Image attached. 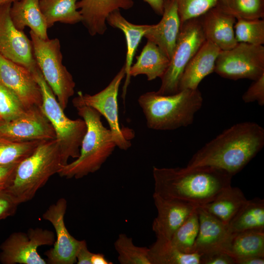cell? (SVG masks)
Returning <instances> with one entry per match:
<instances>
[{"label":"cell","mask_w":264,"mask_h":264,"mask_svg":"<svg viewBox=\"0 0 264 264\" xmlns=\"http://www.w3.org/2000/svg\"><path fill=\"white\" fill-rule=\"evenodd\" d=\"M264 129L257 123L234 124L206 143L186 167L211 166L232 176L240 172L263 149Z\"/></svg>","instance_id":"1"},{"label":"cell","mask_w":264,"mask_h":264,"mask_svg":"<svg viewBox=\"0 0 264 264\" xmlns=\"http://www.w3.org/2000/svg\"><path fill=\"white\" fill-rule=\"evenodd\" d=\"M154 193L182 201L197 207L212 201L231 186L233 176L211 166L158 168L154 167Z\"/></svg>","instance_id":"2"},{"label":"cell","mask_w":264,"mask_h":264,"mask_svg":"<svg viewBox=\"0 0 264 264\" xmlns=\"http://www.w3.org/2000/svg\"><path fill=\"white\" fill-rule=\"evenodd\" d=\"M203 102L198 88L185 89L166 95L149 91L138 99L147 127L158 131L174 130L191 125Z\"/></svg>","instance_id":"3"},{"label":"cell","mask_w":264,"mask_h":264,"mask_svg":"<svg viewBox=\"0 0 264 264\" xmlns=\"http://www.w3.org/2000/svg\"><path fill=\"white\" fill-rule=\"evenodd\" d=\"M73 106L85 121L87 131L78 157L71 163L62 165L58 172L61 177L67 179H79L97 172L116 147L111 132L103 125L102 115L97 110L85 105Z\"/></svg>","instance_id":"4"},{"label":"cell","mask_w":264,"mask_h":264,"mask_svg":"<svg viewBox=\"0 0 264 264\" xmlns=\"http://www.w3.org/2000/svg\"><path fill=\"white\" fill-rule=\"evenodd\" d=\"M62 165L56 139L44 141L17 166L14 178L4 190L19 204L32 199Z\"/></svg>","instance_id":"5"},{"label":"cell","mask_w":264,"mask_h":264,"mask_svg":"<svg viewBox=\"0 0 264 264\" xmlns=\"http://www.w3.org/2000/svg\"><path fill=\"white\" fill-rule=\"evenodd\" d=\"M42 92L41 108L51 123L58 143L62 165L68 163L70 158H77L87 131L83 119L72 120L65 114L52 89L37 67L31 71Z\"/></svg>","instance_id":"6"},{"label":"cell","mask_w":264,"mask_h":264,"mask_svg":"<svg viewBox=\"0 0 264 264\" xmlns=\"http://www.w3.org/2000/svg\"><path fill=\"white\" fill-rule=\"evenodd\" d=\"M29 33L37 66L65 110L74 94L75 83L63 64L60 42L58 38L43 39L31 31Z\"/></svg>","instance_id":"7"},{"label":"cell","mask_w":264,"mask_h":264,"mask_svg":"<svg viewBox=\"0 0 264 264\" xmlns=\"http://www.w3.org/2000/svg\"><path fill=\"white\" fill-rule=\"evenodd\" d=\"M205 41L199 17L181 23L173 55L161 78L157 93L166 95L178 91L179 82L186 66Z\"/></svg>","instance_id":"8"},{"label":"cell","mask_w":264,"mask_h":264,"mask_svg":"<svg viewBox=\"0 0 264 264\" xmlns=\"http://www.w3.org/2000/svg\"><path fill=\"white\" fill-rule=\"evenodd\" d=\"M126 76L124 66L109 85L100 91L93 94L78 91L72 100L73 105H82L91 107L103 116L108 122L116 147L122 150L129 149L132 132L120 126L118 118V94L121 83Z\"/></svg>","instance_id":"9"},{"label":"cell","mask_w":264,"mask_h":264,"mask_svg":"<svg viewBox=\"0 0 264 264\" xmlns=\"http://www.w3.org/2000/svg\"><path fill=\"white\" fill-rule=\"evenodd\" d=\"M214 72L222 78L256 80L264 74V46L239 43L232 48L221 50Z\"/></svg>","instance_id":"10"},{"label":"cell","mask_w":264,"mask_h":264,"mask_svg":"<svg viewBox=\"0 0 264 264\" xmlns=\"http://www.w3.org/2000/svg\"><path fill=\"white\" fill-rule=\"evenodd\" d=\"M54 233L40 227L30 228L26 233L14 232L0 246V262L3 264H46L38 248L53 245Z\"/></svg>","instance_id":"11"},{"label":"cell","mask_w":264,"mask_h":264,"mask_svg":"<svg viewBox=\"0 0 264 264\" xmlns=\"http://www.w3.org/2000/svg\"><path fill=\"white\" fill-rule=\"evenodd\" d=\"M0 137L16 142L43 141L56 139V134L41 107H33L15 119L0 122Z\"/></svg>","instance_id":"12"},{"label":"cell","mask_w":264,"mask_h":264,"mask_svg":"<svg viewBox=\"0 0 264 264\" xmlns=\"http://www.w3.org/2000/svg\"><path fill=\"white\" fill-rule=\"evenodd\" d=\"M11 4L0 6V55L32 71L38 66L31 40L13 23L10 16Z\"/></svg>","instance_id":"13"},{"label":"cell","mask_w":264,"mask_h":264,"mask_svg":"<svg viewBox=\"0 0 264 264\" xmlns=\"http://www.w3.org/2000/svg\"><path fill=\"white\" fill-rule=\"evenodd\" d=\"M67 208L65 198H59L49 206L43 215L44 220L53 226L57 239L53 246L44 253L49 264H74L76 263V255L82 240H78L68 232L64 222Z\"/></svg>","instance_id":"14"},{"label":"cell","mask_w":264,"mask_h":264,"mask_svg":"<svg viewBox=\"0 0 264 264\" xmlns=\"http://www.w3.org/2000/svg\"><path fill=\"white\" fill-rule=\"evenodd\" d=\"M0 83L12 91L26 109L41 107L42 94L32 72L0 55Z\"/></svg>","instance_id":"15"},{"label":"cell","mask_w":264,"mask_h":264,"mask_svg":"<svg viewBox=\"0 0 264 264\" xmlns=\"http://www.w3.org/2000/svg\"><path fill=\"white\" fill-rule=\"evenodd\" d=\"M153 197L157 215L153 222L152 230L156 238L171 240L176 230L198 207L154 193Z\"/></svg>","instance_id":"16"},{"label":"cell","mask_w":264,"mask_h":264,"mask_svg":"<svg viewBox=\"0 0 264 264\" xmlns=\"http://www.w3.org/2000/svg\"><path fill=\"white\" fill-rule=\"evenodd\" d=\"M197 211L199 231L194 252L201 255L216 251H225L232 234L228 225L201 207H198Z\"/></svg>","instance_id":"17"},{"label":"cell","mask_w":264,"mask_h":264,"mask_svg":"<svg viewBox=\"0 0 264 264\" xmlns=\"http://www.w3.org/2000/svg\"><path fill=\"white\" fill-rule=\"evenodd\" d=\"M199 18L206 40L213 43L221 50L230 49L237 44L235 17L216 5Z\"/></svg>","instance_id":"18"},{"label":"cell","mask_w":264,"mask_h":264,"mask_svg":"<svg viewBox=\"0 0 264 264\" xmlns=\"http://www.w3.org/2000/svg\"><path fill=\"white\" fill-rule=\"evenodd\" d=\"M133 3L132 0H79L76 6L82 17V22L94 36L106 32L107 19L111 12L120 9L128 10Z\"/></svg>","instance_id":"19"},{"label":"cell","mask_w":264,"mask_h":264,"mask_svg":"<svg viewBox=\"0 0 264 264\" xmlns=\"http://www.w3.org/2000/svg\"><path fill=\"white\" fill-rule=\"evenodd\" d=\"M162 16L158 23L150 25L144 37L156 44L170 60L181 25L175 0H166Z\"/></svg>","instance_id":"20"},{"label":"cell","mask_w":264,"mask_h":264,"mask_svg":"<svg viewBox=\"0 0 264 264\" xmlns=\"http://www.w3.org/2000/svg\"><path fill=\"white\" fill-rule=\"evenodd\" d=\"M220 51L217 45L206 40L186 66L179 82L178 91L198 88L201 81L214 72Z\"/></svg>","instance_id":"21"},{"label":"cell","mask_w":264,"mask_h":264,"mask_svg":"<svg viewBox=\"0 0 264 264\" xmlns=\"http://www.w3.org/2000/svg\"><path fill=\"white\" fill-rule=\"evenodd\" d=\"M107 23L114 28L121 30L126 38L127 52L124 65L126 76L122 95L125 100L127 88L130 82L129 71L132 65L133 57L138 46L150 25L135 24L130 22L122 15L120 10L111 12L107 17Z\"/></svg>","instance_id":"22"},{"label":"cell","mask_w":264,"mask_h":264,"mask_svg":"<svg viewBox=\"0 0 264 264\" xmlns=\"http://www.w3.org/2000/svg\"><path fill=\"white\" fill-rule=\"evenodd\" d=\"M40 0H18L11 4L10 16L14 26L23 31L25 27L43 39H47V26L39 6Z\"/></svg>","instance_id":"23"},{"label":"cell","mask_w":264,"mask_h":264,"mask_svg":"<svg viewBox=\"0 0 264 264\" xmlns=\"http://www.w3.org/2000/svg\"><path fill=\"white\" fill-rule=\"evenodd\" d=\"M136 58L129 71L130 78L144 74L148 81L161 78L170 63V59L159 47L149 40Z\"/></svg>","instance_id":"24"},{"label":"cell","mask_w":264,"mask_h":264,"mask_svg":"<svg viewBox=\"0 0 264 264\" xmlns=\"http://www.w3.org/2000/svg\"><path fill=\"white\" fill-rule=\"evenodd\" d=\"M247 200L240 188L231 185L222 190L212 201L198 207L228 225Z\"/></svg>","instance_id":"25"},{"label":"cell","mask_w":264,"mask_h":264,"mask_svg":"<svg viewBox=\"0 0 264 264\" xmlns=\"http://www.w3.org/2000/svg\"><path fill=\"white\" fill-rule=\"evenodd\" d=\"M225 251L234 258L264 257V230L232 233Z\"/></svg>","instance_id":"26"},{"label":"cell","mask_w":264,"mask_h":264,"mask_svg":"<svg viewBox=\"0 0 264 264\" xmlns=\"http://www.w3.org/2000/svg\"><path fill=\"white\" fill-rule=\"evenodd\" d=\"M79 0H40L39 6L47 28L57 22L74 24L82 22V17L77 8Z\"/></svg>","instance_id":"27"},{"label":"cell","mask_w":264,"mask_h":264,"mask_svg":"<svg viewBox=\"0 0 264 264\" xmlns=\"http://www.w3.org/2000/svg\"><path fill=\"white\" fill-rule=\"evenodd\" d=\"M149 257L151 264H200L201 259L200 254L182 252L162 238H156L149 248Z\"/></svg>","instance_id":"28"},{"label":"cell","mask_w":264,"mask_h":264,"mask_svg":"<svg viewBox=\"0 0 264 264\" xmlns=\"http://www.w3.org/2000/svg\"><path fill=\"white\" fill-rule=\"evenodd\" d=\"M231 233L248 230H264V200H247L227 225Z\"/></svg>","instance_id":"29"},{"label":"cell","mask_w":264,"mask_h":264,"mask_svg":"<svg viewBox=\"0 0 264 264\" xmlns=\"http://www.w3.org/2000/svg\"><path fill=\"white\" fill-rule=\"evenodd\" d=\"M216 5L236 20L264 18V0H219Z\"/></svg>","instance_id":"30"},{"label":"cell","mask_w":264,"mask_h":264,"mask_svg":"<svg viewBox=\"0 0 264 264\" xmlns=\"http://www.w3.org/2000/svg\"><path fill=\"white\" fill-rule=\"evenodd\" d=\"M41 142H16L0 137V165L19 164L30 156Z\"/></svg>","instance_id":"31"},{"label":"cell","mask_w":264,"mask_h":264,"mask_svg":"<svg viewBox=\"0 0 264 264\" xmlns=\"http://www.w3.org/2000/svg\"><path fill=\"white\" fill-rule=\"evenodd\" d=\"M121 264H151L149 248L135 245L132 239L121 233L114 243Z\"/></svg>","instance_id":"32"},{"label":"cell","mask_w":264,"mask_h":264,"mask_svg":"<svg viewBox=\"0 0 264 264\" xmlns=\"http://www.w3.org/2000/svg\"><path fill=\"white\" fill-rule=\"evenodd\" d=\"M199 231V219L197 208L178 227L171 242L181 252H194V247Z\"/></svg>","instance_id":"33"},{"label":"cell","mask_w":264,"mask_h":264,"mask_svg":"<svg viewBox=\"0 0 264 264\" xmlns=\"http://www.w3.org/2000/svg\"><path fill=\"white\" fill-rule=\"evenodd\" d=\"M236 40L253 45L264 44V20L237 19L234 25Z\"/></svg>","instance_id":"34"},{"label":"cell","mask_w":264,"mask_h":264,"mask_svg":"<svg viewBox=\"0 0 264 264\" xmlns=\"http://www.w3.org/2000/svg\"><path fill=\"white\" fill-rule=\"evenodd\" d=\"M26 109L20 98L0 83V122H8L21 116Z\"/></svg>","instance_id":"35"},{"label":"cell","mask_w":264,"mask_h":264,"mask_svg":"<svg viewBox=\"0 0 264 264\" xmlns=\"http://www.w3.org/2000/svg\"><path fill=\"white\" fill-rule=\"evenodd\" d=\"M181 23L198 18L217 4L219 0H175Z\"/></svg>","instance_id":"36"},{"label":"cell","mask_w":264,"mask_h":264,"mask_svg":"<svg viewBox=\"0 0 264 264\" xmlns=\"http://www.w3.org/2000/svg\"><path fill=\"white\" fill-rule=\"evenodd\" d=\"M246 103L257 102L261 106L264 105V74L253 83L242 96Z\"/></svg>","instance_id":"37"},{"label":"cell","mask_w":264,"mask_h":264,"mask_svg":"<svg viewBox=\"0 0 264 264\" xmlns=\"http://www.w3.org/2000/svg\"><path fill=\"white\" fill-rule=\"evenodd\" d=\"M19 204L5 190L0 191V220L13 216Z\"/></svg>","instance_id":"38"},{"label":"cell","mask_w":264,"mask_h":264,"mask_svg":"<svg viewBox=\"0 0 264 264\" xmlns=\"http://www.w3.org/2000/svg\"><path fill=\"white\" fill-rule=\"evenodd\" d=\"M200 264H235L233 257L224 251L201 255Z\"/></svg>","instance_id":"39"},{"label":"cell","mask_w":264,"mask_h":264,"mask_svg":"<svg viewBox=\"0 0 264 264\" xmlns=\"http://www.w3.org/2000/svg\"><path fill=\"white\" fill-rule=\"evenodd\" d=\"M18 164L0 165V191L5 190L10 184Z\"/></svg>","instance_id":"40"},{"label":"cell","mask_w":264,"mask_h":264,"mask_svg":"<svg viewBox=\"0 0 264 264\" xmlns=\"http://www.w3.org/2000/svg\"><path fill=\"white\" fill-rule=\"evenodd\" d=\"M92 253L88 250L86 241L82 240L76 255V263L77 264H91V257Z\"/></svg>","instance_id":"41"},{"label":"cell","mask_w":264,"mask_h":264,"mask_svg":"<svg viewBox=\"0 0 264 264\" xmlns=\"http://www.w3.org/2000/svg\"><path fill=\"white\" fill-rule=\"evenodd\" d=\"M235 264H264V257L249 256L234 258Z\"/></svg>","instance_id":"42"},{"label":"cell","mask_w":264,"mask_h":264,"mask_svg":"<svg viewBox=\"0 0 264 264\" xmlns=\"http://www.w3.org/2000/svg\"><path fill=\"white\" fill-rule=\"evenodd\" d=\"M149 4L153 10L158 15H162L166 0H143Z\"/></svg>","instance_id":"43"},{"label":"cell","mask_w":264,"mask_h":264,"mask_svg":"<svg viewBox=\"0 0 264 264\" xmlns=\"http://www.w3.org/2000/svg\"><path fill=\"white\" fill-rule=\"evenodd\" d=\"M108 261L105 255L101 253H92L91 257V264H112Z\"/></svg>","instance_id":"44"},{"label":"cell","mask_w":264,"mask_h":264,"mask_svg":"<svg viewBox=\"0 0 264 264\" xmlns=\"http://www.w3.org/2000/svg\"><path fill=\"white\" fill-rule=\"evenodd\" d=\"M16 0H0V6L8 3H12Z\"/></svg>","instance_id":"45"}]
</instances>
